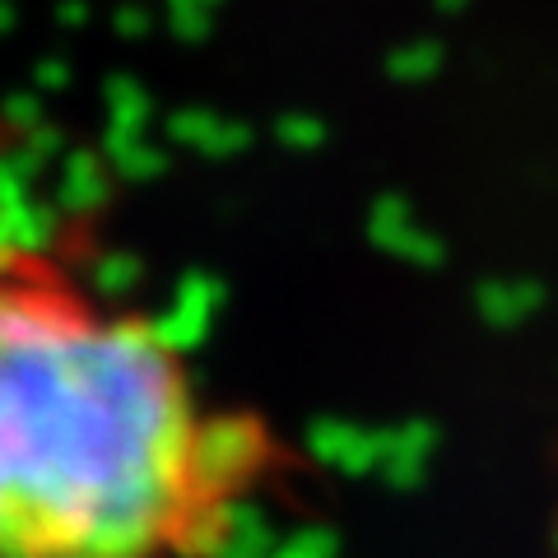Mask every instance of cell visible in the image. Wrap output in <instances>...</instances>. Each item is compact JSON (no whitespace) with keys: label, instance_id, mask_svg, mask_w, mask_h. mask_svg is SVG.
<instances>
[{"label":"cell","instance_id":"1","mask_svg":"<svg viewBox=\"0 0 558 558\" xmlns=\"http://www.w3.org/2000/svg\"><path fill=\"white\" fill-rule=\"evenodd\" d=\"M275 465L159 322L0 242V558H209Z\"/></svg>","mask_w":558,"mask_h":558}]
</instances>
